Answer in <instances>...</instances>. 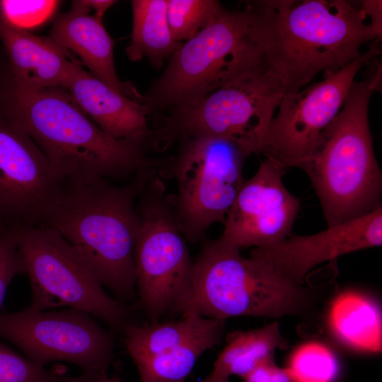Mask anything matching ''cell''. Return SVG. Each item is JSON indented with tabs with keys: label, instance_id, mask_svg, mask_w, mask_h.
<instances>
[{
	"label": "cell",
	"instance_id": "obj_1",
	"mask_svg": "<svg viewBox=\"0 0 382 382\" xmlns=\"http://www.w3.org/2000/svg\"><path fill=\"white\" fill-rule=\"evenodd\" d=\"M245 8L257 66L284 96L318 74L338 71L358 59L361 46L377 37L360 3L346 0H257Z\"/></svg>",
	"mask_w": 382,
	"mask_h": 382
},
{
	"label": "cell",
	"instance_id": "obj_2",
	"mask_svg": "<svg viewBox=\"0 0 382 382\" xmlns=\"http://www.w3.org/2000/svg\"><path fill=\"white\" fill-rule=\"evenodd\" d=\"M1 111L37 144L61 183L124 179L161 160L137 142L114 138L96 125L63 87L30 91L13 80Z\"/></svg>",
	"mask_w": 382,
	"mask_h": 382
},
{
	"label": "cell",
	"instance_id": "obj_3",
	"mask_svg": "<svg viewBox=\"0 0 382 382\" xmlns=\"http://www.w3.org/2000/svg\"><path fill=\"white\" fill-rule=\"evenodd\" d=\"M157 173L156 167L140 170L122 185L106 179L63 182L38 224L58 232L120 301L135 293L134 249L141 227L136 202Z\"/></svg>",
	"mask_w": 382,
	"mask_h": 382
},
{
	"label": "cell",
	"instance_id": "obj_4",
	"mask_svg": "<svg viewBox=\"0 0 382 382\" xmlns=\"http://www.w3.org/2000/svg\"><path fill=\"white\" fill-rule=\"evenodd\" d=\"M378 78L353 83L339 112L297 166L310 179L328 227L382 207V173L374 154L368 116Z\"/></svg>",
	"mask_w": 382,
	"mask_h": 382
},
{
	"label": "cell",
	"instance_id": "obj_5",
	"mask_svg": "<svg viewBox=\"0 0 382 382\" xmlns=\"http://www.w3.org/2000/svg\"><path fill=\"white\" fill-rule=\"evenodd\" d=\"M306 296L301 286L217 238L205 241L194 260L191 286L178 311L224 320L279 318L301 312Z\"/></svg>",
	"mask_w": 382,
	"mask_h": 382
},
{
	"label": "cell",
	"instance_id": "obj_6",
	"mask_svg": "<svg viewBox=\"0 0 382 382\" xmlns=\"http://www.w3.org/2000/svg\"><path fill=\"white\" fill-rule=\"evenodd\" d=\"M247 8L221 6L210 23L181 43L144 96L150 114L196 101L257 66Z\"/></svg>",
	"mask_w": 382,
	"mask_h": 382
},
{
	"label": "cell",
	"instance_id": "obj_7",
	"mask_svg": "<svg viewBox=\"0 0 382 382\" xmlns=\"http://www.w3.org/2000/svg\"><path fill=\"white\" fill-rule=\"evenodd\" d=\"M284 93L257 67L160 118L152 146L163 150L185 137L209 136L228 139L244 151L261 154L269 126Z\"/></svg>",
	"mask_w": 382,
	"mask_h": 382
},
{
	"label": "cell",
	"instance_id": "obj_8",
	"mask_svg": "<svg viewBox=\"0 0 382 382\" xmlns=\"http://www.w3.org/2000/svg\"><path fill=\"white\" fill-rule=\"evenodd\" d=\"M178 142L177 153L163 160L158 174L175 180L176 224L186 241L197 243L212 224L224 222L245 181L243 166L250 154L220 137H190Z\"/></svg>",
	"mask_w": 382,
	"mask_h": 382
},
{
	"label": "cell",
	"instance_id": "obj_9",
	"mask_svg": "<svg viewBox=\"0 0 382 382\" xmlns=\"http://www.w3.org/2000/svg\"><path fill=\"white\" fill-rule=\"evenodd\" d=\"M136 208L141 227L134 249L135 284L139 300L151 319L179 308L193 275L186 239L174 216V195L155 174L140 193Z\"/></svg>",
	"mask_w": 382,
	"mask_h": 382
},
{
	"label": "cell",
	"instance_id": "obj_10",
	"mask_svg": "<svg viewBox=\"0 0 382 382\" xmlns=\"http://www.w3.org/2000/svg\"><path fill=\"white\" fill-rule=\"evenodd\" d=\"M31 287L28 307H67L88 313L117 330L127 324V310L112 298L77 251L55 230L36 225L16 231Z\"/></svg>",
	"mask_w": 382,
	"mask_h": 382
},
{
	"label": "cell",
	"instance_id": "obj_11",
	"mask_svg": "<svg viewBox=\"0 0 382 382\" xmlns=\"http://www.w3.org/2000/svg\"><path fill=\"white\" fill-rule=\"evenodd\" d=\"M0 337L41 365L66 361L99 376L106 374L113 358L112 335L92 316L74 308L36 311L26 307L0 313Z\"/></svg>",
	"mask_w": 382,
	"mask_h": 382
},
{
	"label": "cell",
	"instance_id": "obj_12",
	"mask_svg": "<svg viewBox=\"0 0 382 382\" xmlns=\"http://www.w3.org/2000/svg\"><path fill=\"white\" fill-rule=\"evenodd\" d=\"M376 44L323 80L284 96L272 117L261 154L285 170L297 168L340 110L361 68L378 54Z\"/></svg>",
	"mask_w": 382,
	"mask_h": 382
},
{
	"label": "cell",
	"instance_id": "obj_13",
	"mask_svg": "<svg viewBox=\"0 0 382 382\" xmlns=\"http://www.w3.org/2000/svg\"><path fill=\"white\" fill-rule=\"evenodd\" d=\"M61 183L37 144L0 111V232L38 225Z\"/></svg>",
	"mask_w": 382,
	"mask_h": 382
},
{
	"label": "cell",
	"instance_id": "obj_14",
	"mask_svg": "<svg viewBox=\"0 0 382 382\" xmlns=\"http://www.w3.org/2000/svg\"><path fill=\"white\" fill-rule=\"evenodd\" d=\"M285 169L265 157L245 180L224 220L219 239L239 250L267 247L289 237L300 202L284 186Z\"/></svg>",
	"mask_w": 382,
	"mask_h": 382
},
{
	"label": "cell",
	"instance_id": "obj_15",
	"mask_svg": "<svg viewBox=\"0 0 382 382\" xmlns=\"http://www.w3.org/2000/svg\"><path fill=\"white\" fill-rule=\"evenodd\" d=\"M382 245V207L370 214L328 227L317 233L294 236L267 247L254 248L258 259L288 281L301 286L307 274L324 262Z\"/></svg>",
	"mask_w": 382,
	"mask_h": 382
},
{
	"label": "cell",
	"instance_id": "obj_16",
	"mask_svg": "<svg viewBox=\"0 0 382 382\" xmlns=\"http://www.w3.org/2000/svg\"><path fill=\"white\" fill-rule=\"evenodd\" d=\"M81 110L103 131L118 139L151 146L153 130L146 103L108 86L74 61L64 86Z\"/></svg>",
	"mask_w": 382,
	"mask_h": 382
},
{
	"label": "cell",
	"instance_id": "obj_17",
	"mask_svg": "<svg viewBox=\"0 0 382 382\" xmlns=\"http://www.w3.org/2000/svg\"><path fill=\"white\" fill-rule=\"evenodd\" d=\"M90 11L84 0L73 1L70 10L54 21L50 37L66 52L71 50L79 56L90 73L112 89L145 103L131 83L119 79L114 64V41L102 20Z\"/></svg>",
	"mask_w": 382,
	"mask_h": 382
},
{
	"label": "cell",
	"instance_id": "obj_18",
	"mask_svg": "<svg viewBox=\"0 0 382 382\" xmlns=\"http://www.w3.org/2000/svg\"><path fill=\"white\" fill-rule=\"evenodd\" d=\"M0 38L17 85L30 91L64 88L74 61L50 37L16 28L0 15Z\"/></svg>",
	"mask_w": 382,
	"mask_h": 382
},
{
	"label": "cell",
	"instance_id": "obj_19",
	"mask_svg": "<svg viewBox=\"0 0 382 382\" xmlns=\"http://www.w3.org/2000/svg\"><path fill=\"white\" fill-rule=\"evenodd\" d=\"M279 324L274 322L249 331H237L226 337L210 374L200 382H228L231 376L244 378L261 364L274 360L277 349L287 347Z\"/></svg>",
	"mask_w": 382,
	"mask_h": 382
},
{
	"label": "cell",
	"instance_id": "obj_20",
	"mask_svg": "<svg viewBox=\"0 0 382 382\" xmlns=\"http://www.w3.org/2000/svg\"><path fill=\"white\" fill-rule=\"evenodd\" d=\"M329 325L336 337L353 349L378 352L381 349V315L368 296L346 291L333 301Z\"/></svg>",
	"mask_w": 382,
	"mask_h": 382
},
{
	"label": "cell",
	"instance_id": "obj_21",
	"mask_svg": "<svg viewBox=\"0 0 382 382\" xmlns=\"http://www.w3.org/2000/svg\"><path fill=\"white\" fill-rule=\"evenodd\" d=\"M183 316L178 320L147 325L127 323L123 329L125 344L132 359L157 355L178 348L225 321L193 313Z\"/></svg>",
	"mask_w": 382,
	"mask_h": 382
},
{
	"label": "cell",
	"instance_id": "obj_22",
	"mask_svg": "<svg viewBox=\"0 0 382 382\" xmlns=\"http://www.w3.org/2000/svg\"><path fill=\"white\" fill-rule=\"evenodd\" d=\"M132 7L133 26L127 55L133 62L146 57L154 66L160 68L181 45L170 33L166 18V0H134Z\"/></svg>",
	"mask_w": 382,
	"mask_h": 382
},
{
	"label": "cell",
	"instance_id": "obj_23",
	"mask_svg": "<svg viewBox=\"0 0 382 382\" xmlns=\"http://www.w3.org/2000/svg\"><path fill=\"white\" fill-rule=\"evenodd\" d=\"M225 321L183 345L170 351L133 360L141 382H185L197 360L216 345Z\"/></svg>",
	"mask_w": 382,
	"mask_h": 382
},
{
	"label": "cell",
	"instance_id": "obj_24",
	"mask_svg": "<svg viewBox=\"0 0 382 382\" xmlns=\"http://www.w3.org/2000/svg\"><path fill=\"white\" fill-rule=\"evenodd\" d=\"M221 5L215 0H166V18L173 39L180 43L206 27Z\"/></svg>",
	"mask_w": 382,
	"mask_h": 382
},
{
	"label": "cell",
	"instance_id": "obj_25",
	"mask_svg": "<svg viewBox=\"0 0 382 382\" xmlns=\"http://www.w3.org/2000/svg\"><path fill=\"white\" fill-rule=\"evenodd\" d=\"M295 382H332L338 373L333 352L318 342H309L297 348L286 367Z\"/></svg>",
	"mask_w": 382,
	"mask_h": 382
},
{
	"label": "cell",
	"instance_id": "obj_26",
	"mask_svg": "<svg viewBox=\"0 0 382 382\" xmlns=\"http://www.w3.org/2000/svg\"><path fill=\"white\" fill-rule=\"evenodd\" d=\"M68 377L0 343V382H64Z\"/></svg>",
	"mask_w": 382,
	"mask_h": 382
},
{
	"label": "cell",
	"instance_id": "obj_27",
	"mask_svg": "<svg viewBox=\"0 0 382 382\" xmlns=\"http://www.w3.org/2000/svg\"><path fill=\"white\" fill-rule=\"evenodd\" d=\"M59 4L53 0H1L0 15L11 25L26 30L45 23Z\"/></svg>",
	"mask_w": 382,
	"mask_h": 382
},
{
	"label": "cell",
	"instance_id": "obj_28",
	"mask_svg": "<svg viewBox=\"0 0 382 382\" xmlns=\"http://www.w3.org/2000/svg\"><path fill=\"white\" fill-rule=\"evenodd\" d=\"M23 273L24 264L18 248L16 231H1L0 311L11 282L16 275Z\"/></svg>",
	"mask_w": 382,
	"mask_h": 382
},
{
	"label": "cell",
	"instance_id": "obj_29",
	"mask_svg": "<svg viewBox=\"0 0 382 382\" xmlns=\"http://www.w3.org/2000/svg\"><path fill=\"white\" fill-rule=\"evenodd\" d=\"M245 382H295L287 368L270 361L257 366L244 378Z\"/></svg>",
	"mask_w": 382,
	"mask_h": 382
},
{
	"label": "cell",
	"instance_id": "obj_30",
	"mask_svg": "<svg viewBox=\"0 0 382 382\" xmlns=\"http://www.w3.org/2000/svg\"><path fill=\"white\" fill-rule=\"evenodd\" d=\"M361 8L364 11L366 16L370 19V24L372 26L378 38H381L382 30V9L381 1L366 0L360 3Z\"/></svg>",
	"mask_w": 382,
	"mask_h": 382
},
{
	"label": "cell",
	"instance_id": "obj_31",
	"mask_svg": "<svg viewBox=\"0 0 382 382\" xmlns=\"http://www.w3.org/2000/svg\"><path fill=\"white\" fill-rule=\"evenodd\" d=\"M88 7L95 11L93 14L98 18L102 20L105 12L110 8L117 1L113 0H84Z\"/></svg>",
	"mask_w": 382,
	"mask_h": 382
},
{
	"label": "cell",
	"instance_id": "obj_32",
	"mask_svg": "<svg viewBox=\"0 0 382 382\" xmlns=\"http://www.w3.org/2000/svg\"><path fill=\"white\" fill-rule=\"evenodd\" d=\"M100 376L92 373L83 371L76 377H68L64 382H94Z\"/></svg>",
	"mask_w": 382,
	"mask_h": 382
},
{
	"label": "cell",
	"instance_id": "obj_33",
	"mask_svg": "<svg viewBox=\"0 0 382 382\" xmlns=\"http://www.w3.org/2000/svg\"><path fill=\"white\" fill-rule=\"evenodd\" d=\"M94 382H121L117 377H108L107 374L98 378Z\"/></svg>",
	"mask_w": 382,
	"mask_h": 382
}]
</instances>
